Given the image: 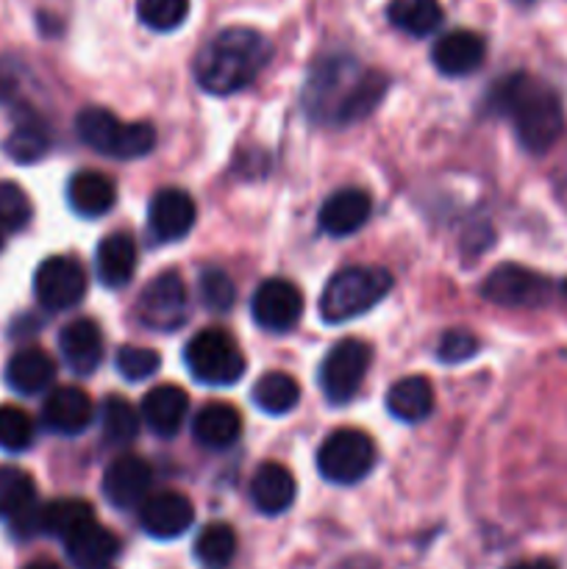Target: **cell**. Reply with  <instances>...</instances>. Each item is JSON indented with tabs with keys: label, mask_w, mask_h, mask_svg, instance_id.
<instances>
[{
	"label": "cell",
	"mask_w": 567,
	"mask_h": 569,
	"mask_svg": "<svg viewBox=\"0 0 567 569\" xmlns=\"http://www.w3.org/2000/svg\"><path fill=\"white\" fill-rule=\"evenodd\" d=\"M387 76L365 70L350 56H328L315 64L304 89V109L315 122L350 126L365 120L387 92Z\"/></svg>",
	"instance_id": "obj_1"
},
{
	"label": "cell",
	"mask_w": 567,
	"mask_h": 569,
	"mask_svg": "<svg viewBox=\"0 0 567 569\" xmlns=\"http://www.w3.org/2000/svg\"><path fill=\"white\" fill-rule=\"evenodd\" d=\"M489 109L500 117H509L517 142L528 153H548L565 133V109L559 94L526 72L500 78L489 92Z\"/></svg>",
	"instance_id": "obj_2"
},
{
	"label": "cell",
	"mask_w": 567,
	"mask_h": 569,
	"mask_svg": "<svg viewBox=\"0 0 567 569\" xmlns=\"http://www.w3.org/2000/svg\"><path fill=\"white\" fill-rule=\"evenodd\" d=\"M272 56V44L253 28L231 26L209 39L195 56V78L211 94H231L259 78Z\"/></svg>",
	"instance_id": "obj_3"
},
{
	"label": "cell",
	"mask_w": 567,
	"mask_h": 569,
	"mask_svg": "<svg viewBox=\"0 0 567 569\" xmlns=\"http://www.w3.org/2000/svg\"><path fill=\"white\" fill-rule=\"evenodd\" d=\"M392 289V276L384 267H345L328 278L320 295V317L326 322H348L381 303Z\"/></svg>",
	"instance_id": "obj_4"
},
{
	"label": "cell",
	"mask_w": 567,
	"mask_h": 569,
	"mask_svg": "<svg viewBox=\"0 0 567 569\" xmlns=\"http://www.w3.org/2000/svg\"><path fill=\"white\" fill-rule=\"evenodd\" d=\"M76 133L87 148L115 159H142L153 150L156 128L150 122H120L111 111L89 106L76 114Z\"/></svg>",
	"instance_id": "obj_5"
},
{
	"label": "cell",
	"mask_w": 567,
	"mask_h": 569,
	"mask_svg": "<svg viewBox=\"0 0 567 569\" xmlns=\"http://www.w3.org/2000/svg\"><path fill=\"white\" fill-rule=\"evenodd\" d=\"M183 361L195 381L209 383V387H231L245 376L242 350L233 342L231 333L220 331V328H209L189 339Z\"/></svg>",
	"instance_id": "obj_6"
},
{
	"label": "cell",
	"mask_w": 567,
	"mask_h": 569,
	"mask_svg": "<svg viewBox=\"0 0 567 569\" xmlns=\"http://www.w3.org/2000/svg\"><path fill=\"white\" fill-rule=\"evenodd\" d=\"M376 467V445L365 431L356 428H339L328 433L326 442L317 450V470L328 483L337 487H350L361 478L370 476Z\"/></svg>",
	"instance_id": "obj_7"
},
{
	"label": "cell",
	"mask_w": 567,
	"mask_h": 569,
	"mask_svg": "<svg viewBox=\"0 0 567 569\" xmlns=\"http://www.w3.org/2000/svg\"><path fill=\"white\" fill-rule=\"evenodd\" d=\"M556 281L520 264H500L484 278L481 295L500 309H545L556 298Z\"/></svg>",
	"instance_id": "obj_8"
},
{
	"label": "cell",
	"mask_w": 567,
	"mask_h": 569,
	"mask_svg": "<svg viewBox=\"0 0 567 569\" xmlns=\"http://www.w3.org/2000/svg\"><path fill=\"white\" fill-rule=\"evenodd\" d=\"M372 361L370 345L361 339H342L328 350L320 365V389L331 403L342 406L359 392Z\"/></svg>",
	"instance_id": "obj_9"
},
{
	"label": "cell",
	"mask_w": 567,
	"mask_h": 569,
	"mask_svg": "<svg viewBox=\"0 0 567 569\" xmlns=\"http://www.w3.org/2000/svg\"><path fill=\"white\" fill-rule=\"evenodd\" d=\"M137 320L150 331H178L187 320V287L178 272L167 270L142 289Z\"/></svg>",
	"instance_id": "obj_10"
},
{
	"label": "cell",
	"mask_w": 567,
	"mask_h": 569,
	"mask_svg": "<svg viewBox=\"0 0 567 569\" xmlns=\"http://www.w3.org/2000/svg\"><path fill=\"white\" fill-rule=\"evenodd\" d=\"M33 295L48 311H70L87 295V272L70 256H50L33 272Z\"/></svg>",
	"instance_id": "obj_11"
},
{
	"label": "cell",
	"mask_w": 567,
	"mask_h": 569,
	"mask_svg": "<svg viewBox=\"0 0 567 569\" xmlns=\"http://www.w3.org/2000/svg\"><path fill=\"white\" fill-rule=\"evenodd\" d=\"M250 315L256 326L265 331H289L304 315V295L292 281L270 278L253 292Z\"/></svg>",
	"instance_id": "obj_12"
},
{
	"label": "cell",
	"mask_w": 567,
	"mask_h": 569,
	"mask_svg": "<svg viewBox=\"0 0 567 569\" xmlns=\"http://www.w3.org/2000/svg\"><path fill=\"white\" fill-rule=\"evenodd\" d=\"M195 506L178 492L150 495L139 506V526L153 539H178L192 528Z\"/></svg>",
	"instance_id": "obj_13"
},
{
	"label": "cell",
	"mask_w": 567,
	"mask_h": 569,
	"mask_svg": "<svg viewBox=\"0 0 567 569\" xmlns=\"http://www.w3.org/2000/svg\"><path fill=\"white\" fill-rule=\"evenodd\" d=\"M150 483H153V470L148 461L139 456H120L103 472V498L120 511L133 509L148 498Z\"/></svg>",
	"instance_id": "obj_14"
},
{
	"label": "cell",
	"mask_w": 567,
	"mask_h": 569,
	"mask_svg": "<svg viewBox=\"0 0 567 569\" xmlns=\"http://www.w3.org/2000/svg\"><path fill=\"white\" fill-rule=\"evenodd\" d=\"M195 200L183 189H161L148 209V231L156 242H178L195 226Z\"/></svg>",
	"instance_id": "obj_15"
},
{
	"label": "cell",
	"mask_w": 567,
	"mask_h": 569,
	"mask_svg": "<svg viewBox=\"0 0 567 569\" xmlns=\"http://www.w3.org/2000/svg\"><path fill=\"white\" fill-rule=\"evenodd\" d=\"M94 420V406L87 392L76 387H61L44 398L42 426L59 437H78Z\"/></svg>",
	"instance_id": "obj_16"
},
{
	"label": "cell",
	"mask_w": 567,
	"mask_h": 569,
	"mask_svg": "<svg viewBox=\"0 0 567 569\" xmlns=\"http://www.w3.org/2000/svg\"><path fill=\"white\" fill-rule=\"evenodd\" d=\"M59 350L64 365L76 376H92L103 361V333L98 322L87 317L67 322L59 333Z\"/></svg>",
	"instance_id": "obj_17"
},
{
	"label": "cell",
	"mask_w": 567,
	"mask_h": 569,
	"mask_svg": "<svg viewBox=\"0 0 567 569\" xmlns=\"http://www.w3.org/2000/svg\"><path fill=\"white\" fill-rule=\"evenodd\" d=\"M372 214V200L365 189H339L320 206V231L328 237H350L359 231Z\"/></svg>",
	"instance_id": "obj_18"
},
{
	"label": "cell",
	"mask_w": 567,
	"mask_h": 569,
	"mask_svg": "<svg viewBox=\"0 0 567 569\" xmlns=\"http://www.w3.org/2000/svg\"><path fill=\"white\" fill-rule=\"evenodd\" d=\"M484 53H487V44L484 39L478 37L476 31H450L445 37L437 39L431 50V59L434 67H437L442 76L448 78H461V76H470L481 67Z\"/></svg>",
	"instance_id": "obj_19"
},
{
	"label": "cell",
	"mask_w": 567,
	"mask_h": 569,
	"mask_svg": "<svg viewBox=\"0 0 567 569\" xmlns=\"http://www.w3.org/2000/svg\"><path fill=\"white\" fill-rule=\"evenodd\" d=\"M189 398L181 387L172 383H161L153 387L142 400V422L161 439H170L181 431L183 420H187Z\"/></svg>",
	"instance_id": "obj_20"
},
{
	"label": "cell",
	"mask_w": 567,
	"mask_h": 569,
	"mask_svg": "<svg viewBox=\"0 0 567 569\" xmlns=\"http://www.w3.org/2000/svg\"><path fill=\"white\" fill-rule=\"evenodd\" d=\"M67 203L78 217L98 220L109 214L117 203V187L109 176L98 170H81L67 181Z\"/></svg>",
	"instance_id": "obj_21"
},
{
	"label": "cell",
	"mask_w": 567,
	"mask_h": 569,
	"mask_svg": "<svg viewBox=\"0 0 567 569\" xmlns=\"http://www.w3.org/2000/svg\"><path fill=\"white\" fill-rule=\"evenodd\" d=\"M53 381L56 361L39 348L17 350L6 365V383L11 392L22 395V398H37V395L48 392Z\"/></svg>",
	"instance_id": "obj_22"
},
{
	"label": "cell",
	"mask_w": 567,
	"mask_h": 569,
	"mask_svg": "<svg viewBox=\"0 0 567 569\" xmlns=\"http://www.w3.org/2000/svg\"><path fill=\"white\" fill-rule=\"evenodd\" d=\"M67 559L78 569H109L111 561L120 553V539L115 531L98 526V522H87L81 531L64 539Z\"/></svg>",
	"instance_id": "obj_23"
},
{
	"label": "cell",
	"mask_w": 567,
	"mask_h": 569,
	"mask_svg": "<svg viewBox=\"0 0 567 569\" xmlns=\"http://www.w3.org/2000/svg\"><path fill=\"white\" fill-rule=\"evenodd\" d=\"M295 495H298V483H295L292 472L284 465L267 461V465H261L259 470L253 472V481H250V500H253V506L261 515H284V511L295 503Z\"/></svg>",
	"instance_id": "obj_24"
},
{
	"label": "cell",
	"mask_w": 567,
	"mask_h": 569,
	"mask_svg": "<svg viewBox=\"0 0 567 569\" xmlns=\"http://www.w3.org/2000/svg\"><path fill=\"white\" fill-rule=\"evenodd\" d=\"M94 267H98V278L103 287H126L133 278V272H137V242H133L131 233H109V237L98 244Z\"/></svg>",
	"instance_id": "obj_25"
},
{
	"label": "cell",
	"mask_w": 567,
	"mask_h": 569,
	"mask_svg": "<svg viewBox=\"0 0 567 569\" xmlns=\"http://www.w3.org/2000/svg\"><path fill=\"white\" fill-rule=\"evenodd\" d=\"M242 433V415L233 409L231 403H206L203 409L195 415L192 437L198 439L203 448L226 450Z\"/></svg>",
	"instance_id": "obj_26"
},
{
	"label": "cell",
	"mask_w": 567,
	"mask_h": 569,
	"mask_svg": "<svg viewBox=\"0 0 567 569\" xmlns=\"http://www.w3.org/2000/svg\"><path fill=\"white\" fill-rule=\"evenodd\" d=\"M434 389L422 376L400 378L387 392V411L400 422H420L431 415Z\"/></svg>",
	"instance_id": "obj_27"
},
{
	"label": "cell",
	"mask_w": 567,
	"mask_h": 569,
	"mask_svg": "<svg viewBox=\"0 0 567 569\" xmlns=\"http://www.w3.org/2000/svg\"><path fill=\"white\" fill-rule=\"evenodd\" d=\"M387 17L398 31L422 39L442 26V6L437 0H392Z\"/></svg>",
	"instance_id": "obj_28"
},
{
	"label": "cell",
	"mask_w": 567,
	"mask_h": 569,
	"mask_svg": "<svg viewBox=\"0 0 567 569\" xmlns=\"http://www.w3.org/2000/svg\"><path fill=\"white\" fill-rule=\"evenodd\" d=\"M92 520H94V511L87 500H78V498L53 500V503L39 509V533H50V537H59L61 542H64L67 537L81 531V528Z\"/></svg>",
	"instance_id": "obj_29"
},
{
	"label": "cell",
	"mask_w": 567,
	"mask_h": 569,
	"mask_svg": "<svg viewBox=\"0 0 567 569\" xmlns=\"http://www.w3.org/2000/svg\"><path fill=\"white\" fill-rule=\"evenodd\" d=\"M9 159H14L17 164H33V161L42 159L50 148V133L44 128V122L39 120L33 111H26V114L17 120L14 131L9 133V139L3 142Z\"/></svg>",
	"instance_id": "obj_30"
},
{
	"label": "cell",
	"mask_w": 567,
	"mask_h": 569,
	"mask_svg": "<svg viewBox=\"0 0 567 569\" xmlns=\"http://www.w3.org/2000/svg\"><path fill=\"white\" fill-rule=\"evenodd\" d=\"M253 403L270 417L289 415L300 403L298 381L292 376H287V372H267V376H261L256 381Z\"/></svg>",
	"instance_id": "obj_31"
},
{
	"label": "cell",
	"mask_w": 567,
	"mask_h": 569,
	"mask_svg": "<svg viewBox=\"0 0 567 569\" xmlns=\"http://www.w3.org/2000/svg\"><path fill=\"white\" fill-rule=\"evenodd\" d=\"M37 506L33 478L20 467H0V517L14 520Z\"/></svg>",
	"instance_id": "obj_32"
},
{
	"label": "cell",
	"mask_w": 567,
	"mask_h": 569,
	"mask_svg": "<svg viewBox=\"0 0 567 569\" xmlns=\"http://www.w3.org/2000/svg\"><path fill=\"white\" fill-rule=\"evenodd\" d=\"M142 415L126 398H106L100 406V426L111 445H131L139 433Z\"/></svg>",
	"instance_id": "obj_33"
},
{
	"label": "cell",
	"mask_w": 567,
	"mask_h": 569,
	"mask_svg": "<svg viewBox=\"0 0 567 569\" xmlns=\"http://www.w3.org/2000/svg\"><path fill=\"white\" fill-rule=\"evenodd\" d=\"M237 553V533L226 522H211L195 539V556L203 567L220 569Z\"/></svg>",
	"instance_id": "obj_34"
},
{
	"label": "cell",
	"mask_w": 567,
	"mask_h": 569,
	"mask_svg": "<svg viewBox=\"0 0 567 569\" xmlns=\"http://www.w3.org/2000/svg\"><path fill=\"white\" fill-rule=\"evenodd\" d=\"M37 428L28 411L17 406H0V450L6 453H22L33 445Z\"/></svg>",
	"instance_id": "obj_35"
},
{
	"label": "cell",
	"mask_w": 567,
	"mask_h": 569,
	"mask_svg": "<svg viewBox=\"0 0 567 569\" xmlns=\"http://www.w3.org/2000/svg\"><path fill=\"white\" fill-rule=\"evenodd\" d=\"M137 14L153 31H176L189 14V0H137Z\"/></svg>",
	"instance_id": "obj_36"
},
{
	"label": "cell",
	"mask_w": 567,
	"mask_h": 569,
	"mask_svg": "<svg viewBox=\"0 0 567 569\" xmlns=\"http://www.w3.org/2000/svg\"><path fill=\"white\" fill-rule=\"evenodd\" d=\"M115 367L126 381L139 383V381H148V378H153L156 372H159L161 359L156 350L139 348V345H126V348L117 350Z\"/></svg>",
	"instance_id": "obj_37"
},
{
	"label": "cell",
	"mask_w": 567,
	"mask_h": 569,
	"mask_svg": "<svg viewBox=\"0 0 567 569\" xmlns=\"http://www.w3.org/2000/svg\"><path fill=\"white\" fill-rule=\"evenodd\" d=\"M200 300L209 311H228L233 306V298H237V289H233V281L228 278V272L217 270V267H206L200 272Z\"/></svg>",
	"instance_id": "obj_38"
},
{
	"label": "cell",
	"mask_w": 567,
	"mask_h": 569,
	"mask_svg": "<svg viewBox=\"0 0 567 569\" xmlns=\"http://www.w3.org/2000/svg\"><path fill=\"white\" fill-rule=\"evenodd\" d=\"M31 222V200L17 183H0V228L22 231Z\"/></svg>",
	"instance_id": "obj_39"
},
{
	"label": "cell",
	"mask_w": 567,
	"mask_h": 569,
	"mask_svg": "<svg viewBox=\"0 0 567 569\" xmlns=\"http://www.w3.org/2000/svg\"><path fill=\"white\" fill-rule=\"evenodd\" d=\"M478 353V339L472 337L465 328H456V331H448L442 339H439L437 356L445 361V365H461V361L472 359Z\"/></svg>",
	"instance_id": "obj_40"
},
{
	"label": "cell",
	"mask_w": 567,
	"mask_h": 569,
	"mask_svg": "<svg viewBox=\"0 0 567 569\" xmlns=\"http://www.w3.org/2000/svg\"><path fill=\"white\" fill-rule=\"evenodd\" d=\"M506 569H556V565L550 559H528V561H517V565Z\"/></svg>",
	"instance_id": "obj_41"
},
{
	"label": "cell",
	"mask_w": 567,
	"mask_h": 569,
	"mask_svg": "<svg viewBox=\"0 0 567 569\" xmlns=\"http://www.w3.org/2000/svg\"><path fill=\"white\" fill-rule=\"evenodd\" d=\"M26 569H59V567L50 565V561H33V565H28Z\"/></svg>",
	"instance_id": "obj_42"
},
{
	"label": "cell",
	"mask_w": 567,
	"mask_h": 569,
	"mask_svg": "<svg viewBox=\"0 0 567 569\" xmlns=\"http://www.w3.org/2000/svg\"><path fill=\"white\" fill-rule=\"evenodd\" d=\"M3 242H6V231L0 228V250H3Z\"/></svg>",
	"instance_id": "obj_43"
},
{
	"label": "cell",
	"mask_w": 567,
	"mask_h": 569,
	"mask_svg": "<svg viewBox=\"0 0 567 569\" xmlns=\"http://www.w3.org/2000/svg\"><path fill=\"white\" fill-rule=\"evenodd\" d=\"M517 3H531V0H517Z\"/></svg>",
	"instance_id": "obj_44"
}]
</instances>
